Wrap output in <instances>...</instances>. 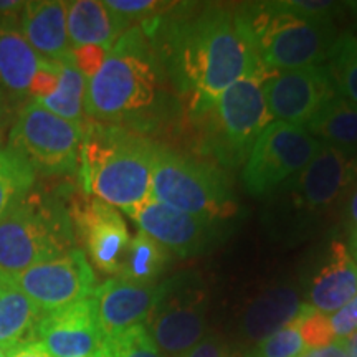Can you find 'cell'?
<instances>
[{
  "label": "cell",
  "instance_id": "6da1fadb",
  "mask_svg": "<svg viewBox=\"0 0 357 357\" xmlns=\"http://www.w3.org/2000/svg\"><path fill=\"white\" fill-rule=\"evenodd\" d=\"M164 37L176 82L190 95L197 114L207 113L240 78L268 71L258 60L236 7H200L199 12L171 22Z\"/></svg>",
  "mask_w": 357,
  "mask_h": 357
},
{
  "label": "cell",
  "instance_id": "7a4b0ae2",
  "mask_svg": "<svg viewBox=\"0 0 357 357\" xmlns=\"http://www.w3.org/2000/svg\"><path fill=\"white\" fill-rule=\"evenodd\" d=\"M79 176L86 195L126 213L151 197L158 144L126 126L83 123Z\"/></svg>",
  "mask_w": 357,
  "mask_h": 357
},
{
  "label": "cell",
  "instance_id": "3957f363",
  "mask_svg": "<svg viewBox=\"0 0 357 357\" xmlns=\"http://www.w3.org/2000/svg\"><path fill=\"white\" fill-rule=\"evenodd\" d=\"M158 71L147 37L139 26L124 32L108 52L100 71L89 79L84 114L93 121L137 124L153 108Z\"/></svg>",
  "mask_w": 357,
  "mask_h": 357
},
{
  "label": "cell",
  "instance_id": "277c9868",
  "mask_svg": "<svg viewBox=\"0 0 357 357\" xmlns=\"http://www.w3.org/2000/svg\"><path fill=\"white\" fill-rule=\"evenodd\" d=\"M236 13L268 71L324 65L337 38L331 20L303 19L288 12L281 0L243 3Z\"/></svg>",
  "mask_w": 357,
  "mask_h": 357
},
{
  "label": "cell",
  "instance_id": "5b68a950",
  "mask_svg": "<svg viewBox=\"0 0 357 357\" xmlns=\"http://www.w3.org/2000/svg\"><path fill=\"white\" fill-rule=\"evenodd\" d=\"M71 245L68 211L32 189L0 220V281L63 255Z\"/></svg>",
  "mask_w": 357,
  "mask_h": 357
},
{
  "label": "cell",
  "instance_id": "8992f818",
  "mask_svg": "<svg viewBox=\"0 0 357 357\" xmlns=\"http://www.w3.org/2000/svg\"><path fill=\"white\" fill-rule=\"evenodd\" d=\"M352 177V164L341 151L323 144L307 166L270 195L265 222L271 234H306L312 218L334 204Z\"/></svg>",
  "mask_w": 357,
  "mask_h": 357
},
{
  "label": "cell",
  "instance_id": "52a82bcc",
  "mask_svg": "<svg viewBox=\"0 0 357 357\" xmlns=\"http://www.w3.org/2000/svg\"><path fill=\"white\" fill-rule=\"evenodd\" d=\"M151 197L189 215L225 220L235 212L229 178L202 160L158 146L153 164Z\"/></svg>",
  "mask_w": 357,
  "mask_h": 357
},
{
  "label": "cell",
  "instance_id": "ba28073f",
  "mask_svg": "<svg viewBox=\"0 0 357 357\" xmlns=\"http://www.w3.org/2000/svg\"><path fill=\"white\" fill-rule=\"evenodd\" d=\"M270 71H255L240 78L217 98L207 116L205 144L225 167L247 160L253 144L271 119L268 113L263 82Z\"/></svg>",
  "mask_w": 357,
  "mask_h": 357
},
{
  "label": "cell",
  "instance_id": "9c48e42d",
  "mask_svg": "<svg viewBox=\"0 0 357 357\" xmlns=\"http://www.w3.org/2000/svg\"><path fill=\"white\" fill-rule=\"evenodd\" d=\"M83 128L50 113L32 100L17 111L6 144L33 171L45 176L71 174L79 166Z\"/></svg>",
  "mask_w": 357,
  "mask_h": 357
},
{
  "label": "cell",
  "instance_id": "30bf717a",
  "mask_svg": "<svg viewBox=\"0 0 357 357\" xmlns=\"http://www.w3.org/2000/svg\"><path fill=\"white\" fill-rule=\"evenodd\" d=\"M207 288L199 273H178L159 283L146 329L164 357H182L207 328Z\"/></svg>",
  "mask_w": 357,
  "mask_h": 357
},
{
  "label": "cell",
  "instance_id": "8fae6325",
  "mask_svg": "<svg viewBox=\"0 0 357 357\" xmlns=\"http://www.w3.org/2000/svg\"><path fill=\"white\" fill-rule=\"evenodd\" d=\"M323 146L305 128L271 121L253 144L242 172L245 190L253 197H270L301 172Z\"/></svg>",
  "mask_w": 357,
  "mask_h": 357
},
{
  "label": "cell",
  "instance_id": "7c38bea8",
  "mask_svg": "<svg viewBox=\"0 0 357 357\" xmlns=\"http://www.w3.org/2000/svg\"><path fill=\"white\" fill-rule=\"evenodd\" d=\"M20 289L43 314L93 296L96 276L84 252L70 250L63 255L26 268L15 278L3 281Z\"/></svg>",
  "mask_w": 357,
  "mask_h": 357
},
{
  "label": "cell",
  "instance_id": "4fadbf2b",
  "mask_svg": "<svg viewBox=\"0 0 357 357\" xmlns=\"http://www.w3.org/2000/svg\"><path fill=\"white\" fill-rule=\"evenodd\" d=\"M68 215L86 252L84 255L102 273L118 275L131 240L118 208L93 195H82L71 200Z\"/></svg>",
  "mask_w": 357,
  "mask_h": 357
},
{
  "label": "cell",
  "instance_id": "5bb4252c",
  "mask_svg": "<svg viewBox=\"0 0 357 357\" xmlns=\"http://www.w3.org/2000/svg\"><path fill=\"white\" fill-rule=\"evenodd\" d=\"M266 108L273 121L305 128L336 89L324 65L300 70L270 71L263 82Z\"/></svg>",
  "mask_w": 357,
  "mask_h": 357
},
{
  "label": "cell",
  "instance_id": "9a60e30c",
  "mask_svg": "<svg viewBox=\"0 0 357 357\" xmlns=\"http://www.w3.org/2000/svg\"><path fill=\"white\" fill-rule=\"evenodd\" d=\"M139 230L177 257L189 258L211 250L222 235V220H211L178 212L149 197L126 212Z\"/></svg>",
  "mask_w": 357,
  "mask_h": 357
},
{
  "label": "cell",
  "instance_id": "2e32d148",
  "mask_svg": "<svg viewBox=\"0 0 357 357\" xmlns=\"http://www.w3.org/2000/svg\"><path fill=\"white\" fill-rule=\"evenodd\" d=\"M35 341L52 357H89L105 347L93 296L43 314Z\"/></svg>",
  "mask_w": 357,
  "mask_h": 357
},
{
  "label": "cell",
  "instance_id": "e0dca14e",
  "mask_svg": "<svg viewBox=\"0 0 357 357\" xmlns=\"http://www.w3.org/2000/svg\"><path fill=\"white\" fill-rule=\"evenodd\" d=\"M158 293L159 284L134 283L119 276L96 287L93 300L106 341L132 326L144 324L158 300Z\"/></svg>",
  "mask_w": 357,
  "mask_h": 357
},
{
  "label": "cell",
  "instance_id": "ac0fdd59",
  "mask_svg": "<svg viewBox=\"0 0 357 357\" xmlns=\"http://www.w3.org/2000/svg\"><path fill=\"white\" fill-rule=\"evenodd\" d=\"M66 7L68 2L61 0H32L25 2L20 13V32L43 60L61 63L73 56L66 32Z\"/></svg>",
  "mask_w": 357,
  "mask_h": 357
},
{
  "label": "cell",
  "instance_id": "d6986e66",
  "mask_svg": "<svg viewBox=\"0 0 357 357\" xmlns=\"http://www.w3.org/2000/svg\"><path fill=\"white\" fill-rule=\"evenodd\" d=\"M357 294V263L347 247L334 242L326 261L311 281L310 306L321 314H334Z\"/></svg>",
  "mask_w": 357,
  "mask_h": 357
},
{
  "label": "cell",
  "instance_id": "ffe728a7",
  "mask_svg": "<svg viewBox=\"0 0 357 357\" xmlns=\"http://www.w3.org/2000/svg\"><path fill=\"white\" fill-rule=\"evenodd\" d=\"M43 58L30 47L19 29V22L0 20V88L22 105Z\"/></svg>",
  "mask_w": 357,
  "mask_h": 357
},
{
  "label": "cell",
  "instance_id": "44dd1931",
  "mask_svg": "<svg viewBox=\"0 0 357 357\" xmlns=\"http://www.w3.org/2000/svg\"><path fill=\"white\" fill-rule=\"evenodd\" d=\"M303 305L305 303H301L300 293L293 287L280 284L266 289L245 310L240 321V333L248 342L258 344L296 319Z\"/></svg>",
  "mask_w": 357,
  "mask_h": 357
},
{
  "label": "cell",
  "instance_id": "7402d4cb",
  "mask_svg": "<svg viewBox=\"0 0 357 357\" xmlns=\"http://www.w3.org/2000/svg\"><path fill=\"white\" fill-rule=\"evenodd\" d=\"M305 129L319 142L341 151L347 158L357 154V105L337 93L316 111Z\"/></svg>",
  "mask_w": 357,
  "mask_h": 357
},
{
  "label": "cell",
  "instance_id": "603a6c76",
  "mask_svg": "<svg viewBox=\"0 0 357 357\" xmlns=\"http://www.w3.org/2000/svg\"><path fill=\"white\" fill-rule=\"evenodd\" d=\"M66 32L71 48L96 45L111 50L121 33L100 0H75L66 7Z\"/></svg>",
  "mask_w": 357,
  "mask_h": 357
},
{
  "label": "cell",
  "instance_id": "cb8c5ba5",
  "mask_svg": "<svg viewBox=\"0 0 357 357\" xmlns=\"http://www.w3.org/2000/svg\"><path fill=\"white\" fill-rule=\"evenodd\" d=\"M43 312L10 283L0 284V346L12 349L35 341V331Z\"/></svg>",
  "mask_w": 357,
  "mask_h": 357
},
{
  "label": "cell",
  "instance_id": "d4e9b609",
  "mask_svg": "<svg viewBox=\"0 0 357 357\" xmlns=\"http://www.w3.org/2000/svg\"><path fill=\"white\" fill-rule=\"evenodd\" d=\"M169 261H171L169 250L155 242L153 236L139 230L129 240L118 276L134 283L154 284L155 278L164 273Z\"/></svg>",
  "mask_w": 357,
  "mask_h": 357
},
{
  "label": "cell",
  "instance_id": "484cf974",
  "mask_svg": "<svg viewBox=\"0 0 357 357\" xmlns=\"http://www.w3.org/2000/svg\"><path fill=\"white\" fill-rule=\"evenodd\" d=\"M88 82L79 73L73 63V56L60 63L58 71V86L48 98L35 101L43 106L50 113L60 118L83 126L86 114H84V96H86ZM33 101V100H32Z\"/></svg>",
  "mask_w": 357,
  "mask_h": 357
},
{
  "label": "cell",
  "instance_id": "4316f807",
  "mask_svg": "<svg viewBox=\"0 0 357 357\" xmlns=\"http://www.w3.org/2000/svg\"><path fill=\"white\" fill-rule=\"evenodd\" d=\"M35 178L37 172L20 154L7 144L0 146V220L33 189Z\"/></svg>",
  "mask_w": 357,
  "mask_h": 357
},
{
  "label": "cell",
  "instance_id": "83f0119b",
  "mask_svg": "<svg viewBox=\"0 0 357 357\" xmlns=\"http://www.w3.org/2000/svg\"><path fill=\"white\" fill-rule=\"evenodd\" d=\"M326 70L339 96L357 105V37L339 35L326 60Z\"/></svg>",
  "mask_w": 357,
  "mask_h": 357
},
{
  "label": "cell",
  "instance_id": "f1b7e54d",
  "mask_svg": "<svg viewBox=\"0 0 357 357\" xmlns=\"http://www.w3.org/2000/svg\"><path fill=\"white\" fill-rule=\"evenodd\" d=\"M105 7L113 17L116 29L119 33L142 25L144 22L154 19L155 15L162 13L171 3L155 2V0H106Z\"/></svg>",
  "mask_w": 357,
  "mask_h": 357
},
{
  "label": "cell",
  "instance_id": "f546056e",
  "mask_svg": "<svg viewBox=\"0 0 357 357\" xmlns=\"http://www.w3.org/2000/svg\"><path fill=\"white\" fill-rule=\"evenodd\" d=\"M307 352L300 333V316L271 336L258 342L245 357H301Z\"/></svg>",
  "mask_w": 357,
  "mask_h": 357
},
{
  "label": "cell",
  "instance_id": "4dcf8cb0",
  "mask_svg": "<svg viewBox=\"0 0 357 357\" xmlns=\"http://www.w3.org/2000/svg\"><path fill=\"white\" fill-rule=\"evenodd\" d=\"M114 357H164L144 324L132 326L106 341Z\"/></svg>",
  "mask_w": 357,
  "mask_h": 357
},
{
  "label": "cell",
  "instance_id": "1f68e13d",
  "mask_svg": "<svg viewBox=\"0 0 357 357\" xmlns=\"http://www.w3.org/2000/svg\"><path fill=\"white\" fill-rule=\"evenodd\" d=\"M300 333L307 351L323 349L336 342L329 316L314 311L310 305H303L301 307Z\"/></svg>",
  "mask_w": 357,
  "mask_h": 357
},
{
  "label": "cell",
  "instance_id": "d6a6232c",
  "mask_svg": "<svg viewBox=\"0 0 357 357\" xmlns=\"http://www.w3.org/2000/svg\"><path fill=\"white\" fill-rule=\"evenodd\" d=\"M281 6L294 15L310 20H334L342 3L328 0H281Z\"/></svg>",
  "mask_w": 357,
  "mask_h": 357
},
{
  "label": "cell",
  "instance_id": "836d02e7",
  "mask_svg": "<svg viewBox=\"0 0 357 357\" xmlns=\"http://www.w3.org/2000/svg\"><path fill=\"white\" fill-rule=\"evenodd\" d=\"M58 71H60V63L43 60L30 84L29 100L38 101L50 96L58 86Z\"/></svg>",
  "mask_w": 357,
  "mask_h": 357
},
{
  "label": "cell",
  "instance_id": "e575fe53",
  "mask_svg": "<svg viewBox=\"0 0 357 357\" xmlns=\"http://www.w3.org/2000/svg\"><path fill=\"white\" fill-rule=\"evenodd\" d=\"M108 50L96 45H86V47H79L73 50V63L77 66L79 73L83 75L84 79L89 82L105 63Z\"/></svg>",
  "mask_w": 357,
  "mask_h": 357
},
{
  "label": "cell",
  "instance_id": "d590c367",
  "mask_svg": "<svg viewBox=\"0 0 357 357\" xmlns=\"http://www.w3.org/2000/svg\"><path fill=\"white\" fill-rule=\"evenodd\" d=\"M329 321H331L336 341H341V339H346L351 334L357 333V294L341 310L329 316Z\"/></svg>",
  "mask_w": 357,
  "mask_h": 357
},
{
  "label": "cell",
  "instance_id": "8d00e7d4",
  "mask_svg": "<svg viewBox=\"0 0 357 357\" xmlns=\"http://www.w3.org/2000/svg\"><path fill=\"white\" fill-rule=\"evenodd\" d=\"M182 357H227L225 344L220 337L211 334V336L202 337V341L197 342Z\"/></svg>",
  "mask_w": 357,
  "mask_h": 357
},
{
  "label": "cell",
  "instance_id": "74e56055",
  "mask_svg": "<svg viewBox=\"0 0 357 357\" xmlns=\"http://www.w3.org/2000/svg\"><path fill=\"white\" fill-rule=\"evenodd\" d=\"M17 111L19 108L15 106V101L0 88V146H3V139H7L10 132Z\"/></svg>",
  "mask_w": 357,
  "mask_h": 357
},
{
  "label": "cell",
  "instance_id": "f35d334b",
  "mask_svg": "<svg viewBox=\"0 0 357 357\" xmlns=\"http://www.w3.org/2000/svg\"><path fill=\"white\" fill-rule=\"evenodd\" d=\"M349 242H347V252L357 263V189L349 200Z\"/></svg>",
  "mask_w": 357,
  "mask_h": 357
},
{
  "label": "cell",
  "instance_id": "ab89813d",
  "mask_svg": "<svg viewBox=\"0 0 357 357\" xmlns=\"http://www.w3.org/2000/svg\"><path fill=\"white\" fill-rule=\"evenodd\" d=\"M8 357H52L37 341L22 342L8 349Z\"/></svg>",
  "mask_w": 357,
  "mask_h": 357
},
{
  "label": "cell",
  "instance_id": "60d3db41",
  "mask_svg": "<svg viewBox=\"0 0 357 357\" xmlns=\"http://www.w3.org/2000/svg\"><path fill=\"white\" fill-rule=\"evenodd\" d=\"M25 2L22 0H0V20L19 22Z\"/></svg>",
  "mask_w": 357,
  "mask_h": 357
},
{
  "label": "cell",
  "instance_id": "b9f144b4",
  "mask_svg": "<svg viewBox=\"0 0 357 357\" xmlns=\"http://www.w3.org/2000/svg\"><path fill=\"white\" fill-rule=\"evenodd\" d=\"M301 357H347L344 352V347H342L341 341H336L334 344L323 347V349H314V351H307L305 356Z\"/></svg>",
  "mask_w": 357,
  "mask_h": 357
},
{
  "label": "cell",
  "instance_id": "7bdbcfd3",
  "mask_svg": "<svg viewBox=\"0 0 357 357\" xmlns=\"http://www.w3.org/2000/svg\"><path fill=\"white\" fill-rule=\"evenodd\" d=\"M341 342L347 357H357V333L351 334V336L346 339H341Z\"/></svg>",
  "mask_w": 357,
  "mask_h": 357
},
{
  "label": "cell",
  "instance_id": "ee69618b",
  "mask_svg": "<svg viewBox=\"0 0 357 357\" xmlns=\"http://www.w3.org/2000/svg\"><path fill=\"white\" fill-rule=\"evenodd\" d=\"M89 357H114V356H113V352L109 351V347L105 346V347H101L100 351L95 352V354L89 356Z\"/></svg>",
  "mask_w": 357,
  "mask_h": 357
},
{
  "label": "cell",
  "instance_id": "f6af8a7d",
  "mask_svg": "<svg viewBox=\"0 0 357 357\" xmlns=\"http://www.w3.org/2000/svg\"><path fill=\"white\" fill-rule=\"evenodd\" d=\"M0 357H8V351L2 346H0Z\"/></svg>",
  "mask_w": 357,
  "mask_h": 357
},
{
  "label": "cell",
  "instance_id": "bcb514c9",
  "mask_svg": "<svg viewBox=\"0 0 357 357\" xmlns=\"http://www.w3.org/2000/svg\"><path fill=\"white\" fill-rule=\"evenodd\" d=\"M352 172H357V154H356V159L352 160Z\"/></svg>",
  "mask_w": 357,
  "mask_h": 357
},
{
  "label": "cell",
  "instance_id": "7dc6e473",
  "mask_svg": "<svg viewBox=\"0 0 357 357\" xmlns=\"http://www.w3.org/2000/svg\"><path fill=\"white\" fill-rule=\"evenodd\" d=\"M0 284H2V281H0Z\"/></svg>",
  "mask_w": 357,
  "mask_h": 357
}]
</instances>
